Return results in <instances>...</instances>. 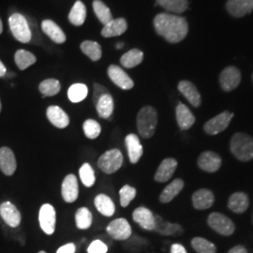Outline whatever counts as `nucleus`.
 Returning <instances> with one entry per match:
<instances>
[{
  "instance_id": "1",
  "label": "nucleus",
  "mask_w": 253,
  "mask_h": 253,
  "mask_svg": "<svg viewBox=\"0 0 253 253\" xmlns=\"http://www.w3.org/2000/svg\"><path fill=\"white\" fill-rule=\"evenodd\" d=\"M154 27L160 36L171 43L183 41L189 32L187 20L172 13H160L154 19Z\"/></svg>"
},
{
  "instance_id": "2",
  "label": "nucleus",
  "mask_w": 253,
  "mask_h": 253,
  "mask_svg": "<svg viewBox=\"0 0 253 253\" xmlns=\"http://www.w3.org/2000/svg\"><path fill=\"white\" fill-rule=\"evenodd\" d=\"M158 124V113L151 106H145L137 115V129L139 134L145 139L151 138L156 131Z\"/></svg>"
},
{
  "instance_id": "3",
  "label": "nucleus",
  "mask_w": 253,
  "mask_h": 253,
  "mask_svg": "<svg viewBox=\"0 0 253 253\" xmlns=\"http://www.w3.org/2000/svg\"><path fill=\"white\" fill-rule=\"evenodd\" d=\"M230 149L235 158L241 162L253 159V138L246 133H235L230 144Z\"/></svg>"
},
{
  "instance_id": "4",
  "label": "nucleus",
  "mask_w": 253,
  "mask_h": 253,
  "mask_svg": "<svg viewBox=\"0 0 253 253\" xmlns=\"http://www.w3.org/2000/svg\"><path fill=\"white\" fill-rule=\"evenodd\" d=\"M9 29L13 37L22 43H28L32 41L31 27L25 17L21 13H13L9 18Z\"/></svg>"
},
{
  "instance_id": "5",
  "label": "nucleus",
  "mask_w": 253,
  "mask_h": 253,
  "mask_svg": "<svg viewBox=\"0 0 253 253\" xmlns=\"http://www.w3.org/2000/svg\"><path fill=\"white\" fill-rule=\"evenodd\" d=\"M123 155L117 148L111 149L102 154L98 161V166L105 173L112 174L118 171L123 164Z\"/></svg>"
},
{
  "instance_id": "6",
  "label": "nucleus",
  "mask_w": 253,
  "mask_h": 253,
  "mask_svg": "<svg viewBox=\"0 0 253 253\" xmlns=\"http://www.w3.org/2000/svg\"><path fill=\"white\" fill-rule=\"evenodd\" d=\"M208 223L209 226L219 235L229 236L233 235L235 232L234 222L225 215L217 212L210 214L208 218Z\"/></svg>"
},
{
  "instance_id": "7",
  "label": "nucleus",
  "mask_w": 253,
  "mask_h": 253,
  "mask_svg": "<svg viewBox=\"0 0 253 253\" xmlns=\"http://www.w3.org/2000/svg\"><path fill=\"white\" fill-rule=\"evenodd\" d=\"M106 231L113 239L118 241L127 240L132 235L131 226L124 217L117 218L111 221L106 228Z\"/></svg>"
},
{
  "instance_id": "8",
  "label": "nucleus",
  "mask_w": 253,
  "mask_h": 253,
  "mask_svg": "<svg viewBox=\"0 0 253 253\" xmlns=\"http://www.w3.org/2000/svg\"><path fill=\"white\" fill-rule=\"evenodd\" d=\"M39 221L42 230L46 235H52L54 234L56 224V213L52 205L44 204L42 206L39 213Z\"/></svg>"
},
{
  "instance_id": "9",
  "label": "nucleus",
  "mask_w": 253,
  "mask_h": 253,
  "mask_svg": "<svg viewBox=\"0 0 253 253\" xmlns=\"http://www.w3.org/2000/svg\"><path fill=\"white\" fill-rule=\"evenodd\" d=\"M234 114L227 111L217 115V117L211 118L205 124V131L209 135H216L220 133L221 131L226 129L227 126L231 123Z\"/></svg>"
},
{
  "instance_id": "10",
  "label": "nucleus",
  "mask_w": 253,
  "mask_h": 253,
  "mask_svg": "<svg viewBox=\"0 0 253 253\" xmlns=\"http://www.w3.org/2000/svg\"><path fill=\"white\" fill-rule=\"evenodd\" d=\"M107 73L111 81L121 89L129 90L134 86V83L132 79L126 74V72L122 68L118 67V65L109 66Z\"/></svg>"
},
{
  "instance_id": "11",
  "label": "nucleus",
  "mask_w": 253,
  "mask_h": 253,
  "mask_svg": "<svg viewBox=\"0 0 253 253\" xmlns=\"http://www.w3.org/2000/svg\"><path fill=\"white\" fill-rule=\"evenodd\" d=\"M241 82L240 71L235 67H227L219 76V84L224 91H232L235 89Z\"/></svg>"
},
{
  "instance_id": "12",
  "label": "nucleus",
  "mask_w": 253,
  "mask_h": 253,
  "mask_svg": "<svg viewBox=\"0 0 253 253\" xmlns=\"http://www.w3.org/2000/svg\"><path fill=\"white\" fill-rule=\"evenodd\" d=\"M0 217L11 228H16L21 224V213L18 208L10 202H4L0 205Z\"/></svg>"
},
{
  "instance_id": "13",
  "label": "nucleus",
  "mask_w": 253,
  "mask_h": 253,
  "mask_svg": "<svg viewBox=\"0 0 253 253\" xmlns=\"http://www.w3.org/2000/svg\"><path fill=\"white\" fill-rule=\"evenodd\" d=\"M61 194L62 198L66 203H73L79 196V186L77 177L71 173L68 174L62 182L61 187Z\"/></svg>"
},
{
  "instance_id": "14",
  "label": "nucleus",
  "mask_w": 253,
  "mask_h": 253,
  "mask_svg": "<svg viewBox=\"0 0 253 253\" xmlns=\"http://www.w3.org/2000/svg\"><path fill=\"white\" fill-rule=\"evenodd\" d=\"M17 169L16 158L13 151L7 147L3 146L0 148V170L5 175L11 176Z\"/></svg>"
},
{
  "instance_id": "15",
  "label": "nucleus",
  "mask_w": 253,
  "mask_h": 253,
  "mask_svg": "<svg viewBox=\"0 0 253 253\" xmlns=\"http://www.w3.org/2000/svg\"><path fill=\"white\" fill-rule=\"evenodd\" d=\"M198 165L205 172H217L221 166V159L217 153L213 151H206L200 155Z\"/></svg>"
},
{
  "instance_id": "16",
  "label": "nucleus",
  "mask_w": 253,
  "mask_h": 253,
  "mask_svg": "<svg viewBox=\"0 0 253 253\" xmlns=\"http://www.w3.org/2000/svg\"><path fill=\"white\" fill-rule=\"evenodd\" d=\"M125 143H126L129 162L135 164L140 161V159L142 158L144 153L143 145L140 142V139L134 133H130L126 136Z\"/></svg>"
},
{
  "instance_id": "17",
  "label": "nucleus",
  "mask_w": 253,
  "mask_h": 253,
  "mask_svg": "<svg viewBox=\"0 0 253 253\" xmlns=\"http://www.w3.org/2000/svg\"><path fill=\"white\" fill-rule=\"evenodd\" d=\"M132 218L143 229L147 231H154L155 229V215L148 208H136L132 214Z\"/></svg>"
},
{
  "instance_id": "18",
  "label": "nucleus",
  "mask_w": 253,
  "mask_h": 253,
  "mask_svg": "<svg viewBox=\"0 0 253 253\" xmlns=\"http://www.w3.org/2000/svg\"><path fill=\"white\" fill-rule=\"evenodd\" d=\"M228 12L234 17H243L253 10V0H228Z\"/></svg>"
},
{
  "instance_id": "19",
  "label": "nucleus",
  "mask_w": 253,
  "mask_h": 253,
  "mask_svg": "<svg viewBox=\"0 0 253 253\" xmlns=\"http://www.w3.org/2000/svg\"><path fill=\"white\" fill-rule=\"evenodd\" d=\"M177 168V162L172 158H167L163 160L160 164L157 172L155 173V180L160 183H164L170 180Z\"/></svg>"
},
{
  "instance_id": "20",
  "label": "nucleus",
  "mask_w": 253,
  "mask_h": 253,
  "mask_svg": "<svg viewBox=\"0 0 253 253\" xmlns=\"http://www.w3.org/2000/svg\"><path fill=\"white\" fill-rule=\"evenodd\" d=\"M46 116L49 121L58 128H65L70 124V118L63 109L59 106H49L46 111Z\"/></svg>"
},
{
  "instance_id": "21",
  "label": "nucleus",
  "mask_w": 253,
  "mask_h": 253,
  "mask_svg": "<svg viewBox=\"0 0 253 253\" xmlns=\"http://www.w3.org/2000/svg\"><path fill=\"white\" fill-rule=\"evenodd\" d=\"M155 222H156V225H155L154 231L160 235L177 236V235H182L184 232L181 225L166 221L159 215H155Z\"/></svg>"
},
{
  "instance_id": "22",
  "label": "nucleus",
  "mask_w": 253,
  "mask_h": 253,
  "mask_svg": "<svg viewBox=\"0 0 253 253\" xmlns=\"http://www.w3.org/2000/svg\"><path fill=\"white\" fill-rule=\"evenodd\" d=\"M178 90L194 107H199L202 103V98L197 87L190 81H181L178 85Z\"/></svg>"
},
{
  "instance_id": "23",
  "label": "nucleus",
  "mask_w": 253,
  "mask_h": 253,
  "mask_svg": "<svg viewBox=\"0 0 253 253\" xmlns=\"http://www.w3.org/2000/svg\"><path fill=\"white\" fill-rule=\"evenodd\" d=\"M214 202L215 196L211 190L201 189L195 191L192 195L193 207L198 210H204L211 208Z\"/></svg>"
},
{
  "instance_id": "24",
  "label": "nucleus",
  "mask_w": 253,
  "mask_h": 253,
  "mask_svg": "<svg viewBox=\"0 0 253 253\" xmlns=\"http://www.w3.org/2000/svg\"><path fill=\"white\" fill-rule=\"evenodd\" d=\"M175 116L177 124L182 130L189 129L195 123V117L190 109L185 104L179 102L175 109Z\"/></svg>"
},
{
  "instance_id": "25",
  "label": "nucleus",
  "mask_w": 253,
  "mask_h": 253,
  "mask_svg": "<svg viewBox=\"0 0 253 253\" xmlns=\"http://www.w3.org/2000/svg\"><path fill=\"white\" fill-rule=\"evenodd\" d=\"M127 24L126 19H113L108 24H106L102 30L101 35L104 38H113V37L120 36L126 31Z\"/></svg>"
},
{
  "instance_id": "26",
  "label": "nucleus",
  "mask_w": 253,
  "mask_h": 253,
  "mask_svg": "<svg viewBox=\"0 0 253 253\" xmlns=\"http://www.w3.org/2000/svg\"><path fill=\"white\" fill-rule=\"evenodd\" d=\"M42 30L57 44L66 42V35L63 30L52 20H43L42 23Z\"/></svg>"
},
{
  "instance_id": "27",
  "label": "nucleus",
  "mask_w": 253,
  "mask_h": 253,
  "mask_svg": "<svg viewBox=\"0 0 253 253\" xmlns=\"http://www.w3.org/2000/svg\"><path fill=\"white\" fill-rule=\"evenodd\" d=\"M250 205V200L244 192H235L232 194L228 201V208L233 212L241 214L245 212Z\"/></svg>"
},
{
  "instance_id": "28",
  "label": "nucleus",
  "mask_w": 253,
  "mask_h": 253,
  "mask_svg": "<svg viewBox=\"0 0 253 253\" xmlns=\"http://www.w3.org/2000/svg\"><path fill=\"white\" fill-rule=\"evenodd\" d=\"M184 186H185V184L182 179L177 178V179L172 181L161 193V195H160L161 203H163V204L170 203L180 193L181 190L184 189Z\"/></svg>"
},
{
  "instance_id": "29",
  "label": "nucleus",
  "mask_w": 253,
  "mask_h": 253,
  "mask_svg": "<svg viewBox=\"0 0 253 253\" xmlns=\"http://www.w3.org/2000/svg\"><path fill=\"white\" fill-rule=\"evenodd\" d=\"M95 207L101 215L112 217L116 212V207L112 199L106 194H99L94 200Z\"/></svg>"
},
{
  "instance_id": "30",
  "label": "nucleus",
  "mask_w": 253,
  "mask_h": 253,
  "mask_svg": "<svg viewBox=\"0 0 253 253\" xmlns=\"http://www.w3.org/2000/svg\"><path fill=\"white\" fill-rule=\"evenodd\" d=\"M114 99L111 94H105L101 96L96 103V109L100 118L108 119L114 112Z\"/></svg>"
},
{
  "instance_id": "31",
  "label": "nucleus",
  "mask_w": 253,
  "mask_h": 253,
  "mask_svg": "<svg viewBox=\"0 0 253 253\" xmlns=\"http://www.w3.org/2000/svg\"><path fill=\"white\" fill-rule=\"evenodd\" d=\"M144 60V53L139 49H132L123 54L120 58V63L126 69H131L140 65Z\"/></svg>"
},
{
  "instance_id": "32",
  "label": "nucleus",
  "mask_w": 253,
  "mask_h": 253,
  "mask_svg": "<svg viewBox=\"0 0 253 253\" xmlns=\"http://www.w3.org/2000/svg\"><path fill=\"white\" fill-rule=\"evenodd\" d=\"M85 18H86V8L82 1L77 0L74 3L73 9L70 11L69 20L73 26L79 27L84 23Z\"/></svg>"
},
{
  "instance_id": "33",
  "label": "nucleus",
  "mask_w": 253,
  "mask_h": 253,
  "mask_svg": "<svg viewBox=\"0 0 253 253\" xmlns=\"http://www.w3.org/2000/svg\"><path fill=\"white\" fill-rule=\"evenodd\" d=\"M162 8L170 13H182L189 7L188 0H156Z\"/></svg>"
},
{
  "instance_id": "34",
  "label": "nucleus",
  "mask_w": 253,
  "mask_h": 253,
  "mask_svg": "<svg viewBox=\"0 0 253 253\" xmlns=\"http://www.w3.org/2000/svg\"><path fill=\"white\" fill-rule=\"evenodd\" d=\"M14 61L17 65L19 70L25 71L31 65L36 63L37 57L29 51L20 49L17 50L14 54Z\"/></svg>"
},
{
  "instance_id": "35",
  "label": "nucleus",
  "mask_w": 253,
  "mask_h": 253,
  "mask_svg": "<svg viewBox=\"0 0 253 253\" xmlns=\"http://www.w3.org/2000/svg\"><path fill=\"white\" fill-rule=\"evenodd\" d=\"M82 52L88 56L92 61H98L102 56V51L100 44L96 42L84 41L80 45Z\"/></svg>"
},
{
  "instance_id": "36",
  "label": "nucleus",
  "mask_w": 253,
  "mask_h": 253,
  "mask_svg": "<svg viewBox=\"0 0 253 253\" xmlns=\"http://www.w3.org/2000/svg\"><path fill=\"white\" fill-rule=\"evenodd\" d=\"M61 89V84L56 79H46L42 82L39 85V90L41 94L45 97H53L59 93Z\"/></svg>"
},
{
  "instance_id": "37",
  "label": "nucleus",
  "mask_w": 253,
  "mask_h": 253,
  "mask_svg": "<svg viewBox=\"0 0 253 253\" xmlns=\"http://www.w3.org/2000/svg\"><path fill=\"white\" fill-rule=\"evenodd\" d=\"M93 9L96 14V16L100 20V23L105 26L113 20V14L109 9L101 0H94L93 1Z\"/></svg>"
},
{
  "instance_id": "38",
  "label": "nucleus",
  "mask_w": 253,
  "mask_h": 253,
  "mask_svg": "<svg viewBox=\"0 0 253 253\" xmlns=\"http://www.w3.org/2000/svg\"><path fill=\"white\" fill-rule=\"evenodd\" d=\"M76 226L80 230L89 229L93 222V216L88 208H81L76 211L75 214Z\"/></svg>"
},
{
  "instance_id": "39",
  "label": "nucleus",
  "mask_w": 253,
  "mask_h": 253,
  "mask_svg": "<svg viewBox=\"0 0 253 253\" xmlns=\"http://www.w3.org/2000/svg\"><path fill=\"white\" fill-rule=\"evenodd\" d=\"M87 94L88 88L84 84H74L68 90L69 100L73 103L81 102L87 97Z\"/></svg>"
},
{
  "instance_id": "40",
  "label": "nucleus",
  "mask_w": 253,
  "mask_h": 253,
  "mask_svg": "<svg viewBox=\"0 0 253 253\" xmlns=\"http://www.w3.org/2000/svg\"><path fill=\"white\" fill-rule=\"evenodd\" d=\"M191 246L193 250L198 253H216L217 248L212 242L203 237H194L191 240Z\"/></svg>"
},
{
  "instance_id": "41",
  "label": "nucleus",
  "mask_w": 253,
  "mask_h": 253,
  "mask_svg": "<svg viewBox=\"0 0 253 253\" xmlns=\"http://www.w3.org/2000/svg\"><path fill=\"white\" fill-rule=\"evenodd\" d=\"M79 175L82 183L87 188H91L96 182L95 172L89 163H85L82 165L79 170Z\"/></svg>"
},
{
  "instance_id": "42",
  "label": "nucleus",
  "mask_w": 253,
  "mask_h": 253,
  "mask_svg": "<svg viewBox=\"0 0 253 253\" xmlns=\"http://www.w3.org/2000/svg\"><path fill=\"white\" fill-rule=\"evenodd\" d=\"M83 129L84 132V135L88 139L94 140L100 136L101 132V126L99 122H97L94 119H86L84 122Z\"/></svg>"
},
{
  "instance_id": "43",
  "label": "nucleus",
  "mask_w": 253,
  "mask_h": 253,
  "mask_svg": "<svg viewBox=\"0 0 253 253\" xmlns=\"http://www.w3.org/2000/svg\"><path fill=\"white\" fill-rule=\"evenodd\" d=\"M136 190L128 185H125L124 187L121 188L119 191V196H120V205L122 208H126L130 202L135 198Z\"/></svg>"
},
{
  "instance_id": "44",
  "label": "nucleus",
  "mask_w": 253,
  "mask_h": 253,
  "mask_svg": "<svg viewBox=\"0 0 253 253\" xmlns=\"http://www.w3.org/2000/svg\"><path fill=\"white\" fill-rule=\"evenodd\" d=\"M108 247L101 240H94L87 248V253H107Z\"/></svg>"
},
{
  "instance_id": "45",
  "label": "nucleus",
  "mask_w": 253,
  "mask_h": 253,
  "mask_svg": "<svg viewBox=\"0 0 253 253\" xmlns=\"http://www.w3.org/2000/svg\"><path fill=\"white\" fill-rule=\"evenodd\" d=\"M93 89H94V92H93V101L95 102V104L97 103V101L99 100L101 96L109 93L108 89L105 86L101 85V84H98V83H95L93 84Z\"/></svg>"
},
{
  "instance_id": "46",
  "label": "nucleus",
  "mask_w": 253,
  "mask_h": 253,
  "mask_svg": "<svg viewBox=\"0 0 253 253\" xmlns=\"http://www.w3.org/2000/svg\"><path fill=\"white\" fill-rule=\"evenodd\" d=\"M75 251H76L75 245L73 243H68V244L60 247L56 251V253H75Z\"/></svg>"
},
{
  "instance_id": "47",
  "label": "nucleus",
  "mask_w": 253,
  "mask_h": 253,
  "mask_svg": "<svg viewBox=\"0 0 253 253\" xmlns=\"http://www.w3.org/2000/svg\"><path fill=\"white\" fill-rule=\"evenodd\" d=\"M171 253H188L186 249L181 244H172L171 247Z\"/></svg>"
},
{
  "instance_id": "48",
  "label": "nucleus",
  "mask_w": 253,
  "mask_h": 253,
  "mask_svg": "<svg viewBox=\"0 0 253 253\" xmlns=\"http://www.w3.org/2000/svg\"><path fill=\"white\" fill-rule=\"evenodd\" d=\"M228 253H248L247 249L245 248L244 246H241V245H238V246H235L234 248H232Z\"/></svg>"
},
{
  "instance_id": "49",
  "label": "nucleus",
  "mask_w": 253,
  "mask_h": 253,
  "mask_svg": "<svg viewBox=\"0 0 253 253\" xmlns=\"http://www.w3.org/2000/svg\"><path fill=\"white\" fill-rule=\"evenodd\" d=\"M6 74H7V69H6L5 65L2 63V61L0 60V78L6 76Z\"/></svg>"
},
{
  "instance_id": "50",
  "label": "nucleus",
  "mask_w": 253,
  "mask_h": 253,
  "mask_svg": "<svg viewBox=\"0 0 253 253\" xmlns=\"http://www.w3.org/2000/svg\"><path fill=\"white\" fill-rule=\"evenodd\" d=\"M124 47V43L123 42H119L117 43V45H116V48L117 49H122Z\"/></svg>"
},
{
  "instance_id": "51",
  "label": "nucleus",
  "mask_w": 253,
  "mask_h": 253,
  "mask_svg": "<svg viewBox=\"0 0 253 253\" xmlns=\"http://www.w3.org/2000/svg\"><path fill=\"white\" fill-rule=\"evenodd\" d=\"M3 32V23H2V20L0 18V34Z\"/></svg>"
},
{
  "instance_id": "52",
  "label": "nucleus",
  "mask_w": 253,
  "mask_h": 253,
  "mask_svg": "<svg viewBox=\"0 0 253 253\" xmlns=\"http://www.w3.org/2000/svg\"><path fill=\"white\" fill-rule=\"evenodd\" d=\"M1 109H2V104H1V100H0V113H1Z\"/></svg>"
},
{
  "instance_id": "53",
  "label": "nucleus",
  "mask_w": 253,
  "mask_h": 253,
  "mask_svg": "<svg viewBox=\"0 0 253 253\" xmlns=\"http://www.w3.org/2000/svg\"><path fill=\"white\" fill-rule=\"evenodd\" d=\"M46 253V252H44V251H41V252H40V253Z\"/></svg>"
},
{
  "instance_id": "54",
  "label": "nucleus",
  "mask_w": 253,
  "mask_h": 253,
  "mask_svg": "<svg viewBox=\"0 0 253 253\" xmlns=\"http://www.w3.org/2000/svg\"></svg>"
}]
</instances>
